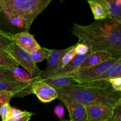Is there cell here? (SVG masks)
I'll return each instance as SVG.
<instances>
[{
	"label": "cell",
	"instance_id": "obj_1",
	"mask_svg": "<svg viewBox=\"0 0 121 121\" xmlns=\"http://www.w3.org/2000/svg\"><path fill=\"white\" fill-rule=\"evenodd\" d=\"M72 33L91 52H105L121 58V23L109 18L87 26L73 24Z\"/></svg>",
	"mask_w": 121,
	"mask_h": 121
},
{
	"label": "cell",
	"instance_id": "obj_2",
	"mask_svg": "<svg viewBox=\"0 0 121 121\" xmlns=\"http://www.w3.org/2000/svg\"><path fill=\"white\" fill-rule=\"evenodd\" d=\"M55 90L61 102L75 101L85 106L102 105L113 109L121 98V92L113 90L106 80L81 82Z\"/></svg>",
	"mask_w": 121,
	"mask_h": 121
},
{
	"label": "cell",
	"instance_id": "obj_3",
	"mask_svg": "<svg viewBox=\"0 0 121 121\" xmlns=\"http://www.w3.org/2000/svg\"><path fill=\"white\" fill-rule=\"evenodd\" d=\"M53 0H4L2 11L6 17H20L28 28Z\"/></svg>",
	"mask_w": 121,
	"mask_h": 121
},
{
	"label": "cell",
	"instance_id": "obj_4",
	"mask_svg": "<svg viewBox=\"0 0 121 121\" xmlns=\"http://www.w3.org/2000/svg\"><path fill=\"white\" fill-rule=\"evenodd\" d=\"M6 52L19 65L30 73L31 79L34 80L40 78L41 71L37 66V63L33 61L29 53L18 47L14 42L9 44Z\"/></svg>",
	"mask_w": 121,
	"mask_h": 121
},
{
	"label": "cell",
	"instance_id": "obj_5",
	"mask_svg": "<svg viewBox=\"0 0 121 121\" xmlns=\"http://www.w3.org/2000/svg\"><path fill=\"white\" fill-rule=\"evenodd\" d=\"M121 59V58L112 57L101 63L88 68L76 70L70 74L75 78L80 83L92 81L105 73L111 66Z\"/></svg>",
	"mask_w": 121,
	"mask_h": 121
},
{
	"label": "cell",
	"instance_id": "obj_6",
	"mask_svg": "<svg viewBox=\"0 0 121 121\" xmlns=\"http://www.w3.org/2000/svg\"><path fill=\"white\" fill-rule=\"evenodd\" d=\"M31 92L35 95L40 102L49 103L58 98L56 91L46 83L43 82L40 78L31 79Z\"/></svg>",
	"mask_w": 121,
	"mask_h": 121
},
{
	"label": "cell",
	"instance_id": "obj_7",
	"mask_svg": "<svg viewBox=\"0 0 121 121\" xmlns=\"http://www.w3.org/2000/svg\"><path fill=\"white\" fill-rule=\"evenodd\" d=\"M87 121H106L113 118V109L102 105H85Z\"/></svg>",
	"mask_w": 121,
	"mask_h": 121
},
{
	"label": "cell",
	"instance_id": "obj_8",
	"mask_svg": "<svg viewBox=\"0 0 121 121\" xmlns=\"http://www.w3.org/2000/svg\"><path fill=\"white\" fill-rule=\"evenodd\" d=\"M31 85V80L27 83L13 80H0V91L14 92L16 97H24L32 94Z\"/></svg>",
	"mask_w": 121,
	"mask_h": 121
},
{
	"label": "cell",
	"instance_id": "obj_9",
	"mask_svg": "<svg viewBox=\"0 0 121 121\" xmlns=\"http://www.w3.org/2000/svg\"><path fill=\"white\" fill-rule=\"evenodd\" d=\"M73 46L63 50H51L47 59V67L44 70L41 71L40 79H45L52 76L56 71L61 58L66 52L73 48Z\"/></svg>",
	"mask_w": 121,
	"mask_h": 121
},
{
	"label": "cell",
	"instance_id": "obj_10",
	"mask_svg": "<svg viewBox=\"0 0 121 121\" xmlns=\"http://www.w3.org/2000/svg\"><path fill=\"white\" fill-rule=\"evenodd\" d=\"M13 42L29 54L36 50L41 46L28 32H18L12 35Z\"/></svg>",
	"mask_w": 121,
	"mask_h": 121
},
{
	"label": "cell",
	"instance_id": "obj_11",
	"mask_svg": "<svg viewBox=\"0 0 121 121\" xmlns=\"http://www.w3.org/2000/svg\"><path fill=\"white\" fill-rule=\"evenodd\" d=\"M69 114L70 121H87L85 106L75 101H63Z\"/></svg>",
	"mask_w": 121,
	"mask_h": 121
},
{
	"label": "cell",
	"instance_id": "obj_12",
	"mask_svg": "<svg viewBox=\"0 0 121 121\" xmlns=\"http://www.w3.org/2000/svg\"><path fill=\"white\" fill-rule=\"evenodd\" d=\"M54 89H58L79 83V82L71 74L50 77L45 79H41Z\"/></svg>",
	"mask_w": 121,
	"mask_h": 121
},
{
	"label": "cell",
	"instance_id": "obj_13",
	"mask_svg": "<svg viewBox=\"0 0 121 121\" xmlns=\"http://www.w3.org/2000/svg\"><path fill=\"white\" fill-rule=\"evenodd\" d=\"M91 1V0H89ZM100 3L107 12L108 18L121 23V5L117 0H93Z\"/></svg>",
	"mask_w": 121,
	"mask_h": 121
},
{
	"label": "cell",
	"instance_id": "obj_14",
	"mask_svg": "<svg viewBox=\"0 0 121 121\" xmlns=\"http://www.w3.org/2000/svg\"><path fill=\"white\" fill-rule=\"evenodd\" d=\"M92 52L87 53L84 55H80V54H76L74 56L70 62L66 66L63 68L60 69L58 71L54 73L51 77L57 76H63V75H68V74H72L74 72H75L77 69L81 65V64L85 61V59L89 56ZM50 78V77H49Z\"/></svg>",
	"mask_w": 121,
	"mask_h": 121
},
{
	"label": "cell",
	"instance_id": "obj_15",
	"mask_svg": "<svg viewBox=\"0 0 121 121\" xmlns=\"http://www.w3.org/2000/svg\"><path fill=\"white\" fill-rule=\"evenodd\" d=\"M111 54L105 52H92L89 56L81 64L80 66L76 70L84 69L92 66L100 64L105 60L112 57Z\"/></svg>",
	"mask_w": 121,
	"mask_h": 121
},
{
	"label": "cell",
	"instance_id": "obj_16",
	"mask_svg": "<svg viewBox=\"0 0 121 121\" xmlns=\"http://www.w3.org/2000/svg\"><path fill=\"white\" fill-rule=\"evenodd\" d=\"M115 78H121V59L93 80H108Z\"/></svg>",
	"mask_w": 121,
	"mask_h": 121
},
{
	"label": "cell",
	"instance_id": "obj_17",
	"mask_svg": "<svg viewBox=\"0 0 121 121\" xmlns=\"http://www.w3.org/2000/svg\"><path fill=\"white\" fill-rule=\"evenodd\" d=\"M87 2L91 7L93 17L96 21L102 20L108 18L107 12L104 7L96 1H88Z\"/></svg>",
	"mask_w": 121,
	"mask_h": 121
},
{
	"label": "cell",
	"instance_id": "obj_18",
	"mask_svg": "<svg viewBox=\"0 0 121 121\" xmlns=\"http://www.w3.org/2000/svg\"><path fill=\"white\" fill-rule=\"evenodd\" d=\"M19 65L6 51L0 50V67H18Z\"/></svg>",
	"mask_w": 121,
	"mask_h": 121
},
{
	"label": "cell",
	"instance_id": "obj_19",
	"mask_svg": "<svg viewBox=\"0 0 121 121\" xmlns=\"http://www.w3.org/2000/svg\"><path fill=\"white\" fill-rule=\"evenodd\" d=\"M12 72L14 74V79L20 82H29L31 80L30 73L26 70L22 69L18 67L11 68Z\"/></svg>",
	"mask_w": 121,
	"mask_h": 121
},
{
	"label": "cell",
	"instance_id": "obj_20",
	"mask_svg": "<svg viewBox=\"0 0 121 121\" xmlns=\"http://www.w3.org/2000/svg\"><path fill=\"white\" fill-rule=\"evenodd\" d=\"M50 50H51L46 48L45 47H40V48L32 52L30 54L33 61L35 63H37L43 61L44 59H47L49 55Z\"/></svg>",
	"mask_w": 121,
	"mask_h": 121
},
{
	"label": "cell",
	"instance_id": "obj_21",
	"mask_svg": "<svg viewBox=\"0 0 121 121\" xmlns=\"http://www.w3.org/2000/svg\"><path fill=\"white\" fill-rule=\"evenodd\" d=\"M75 47L76 44H74V46H73V48H72L70 50H69L68 52H67L65 53V55H64L63 56V57L61 58V60H60V63H59V66H58L57 69L56 71L55 72H56L57 71L60 70V69L64 67L65 66H66L70 62V61L73 59V58L74 57V56L76 54V52L75 50ZM55 72H54V73H55Z\"/></svg>",
	"mask_w": 121,
	"mask_h": 121
},
{
	"label": "cell",
	"instance_id": "obj_22",
	"mask_svg": "<svg viewBox=\"0 0 121 121\" xmlns=\"http://www.w3.org/2000/svg\"><path fill=\"white\" fill-rule=\"evenodd\" d=\"M12 35L11 33L0 29V50L6 51L9 44L13 42Z\"/></svg>",
	"mask_w": 121,
	"mask_h": 121
},
{
	"label": "cell",
	"instance_id": "obj_23",
	"mask_svg": "<svg viewBox=\"0 0 121 121\" xmlns=\"http://www.w3.org/2000/svg\"><path fill=\"white\" fill-rule=\"evenodd\" d=\"M16 80L14 79L11 68L0 67V80Z\"/></svg>",
	"mask_w": 121,
	"mask_h": 121
},
{
	"label": "cell",
	"instance_id": "obj_24",
	"mask_svg": "<svg viewBox=\"0 0 121 121\" xmlns=\"http://www.w3.org/2000/svg\"><path fill=\"white\" fill-rule=\"evenodd\" d=\"M15 97H16V94L14 92L0 91V105L9 103L11 99Z\"/></svg>",
	"mask_w": 121,
	"mask_h": 121
},
{
	"label": "cell",
	"instance_id": "obj_25",
	"mask_svg": "<svg viewBox=\"0 0 121 121\" xmlns=\"http://www.w3.org/2000/svg\"><path fill=\"white\" fill-rule=\"evenodd\" d=\"M27 111H21L20 109H18L15 108H13L11 106L10 109H9V112H8V116L6 120L7 119H11V118H18L20 117H22L24 115Z\"/></svg>",
	"mask_w": 121,
	"mask_h": 121
},
{
	"label": "cell",
	"instance_id": "obj_26",
	"mask_svg": "<svg viewBox=\"0 0 121 121\" xmlns=\"http://www.w3.org/2000/svg\"><path fill=\"white\" fill-rule=\"evenodd\" d=\"M75 50L76 54H80V55H84L89 52H92L88 46H86L85 44L80 43L76 44Z\"/></svg>",
	"mask_w": 121,
	"mask_h": 121
},
{
	"label": "cell",
	"instance_id": "obj_27",
	"mask_svg": "<svg viewBox=\"0 0 121 121\" xmlns=\"http://www.w3.org/2000/svg\"><path fill=\"white\" fill-rule=\"evenodd\" d=\"M106 80L109 83L113 90L121 92V78H112Z\"/></svg>",
	"mask_w": 121,
	"mask_h": 121
},
{
	"label": "cell",
	"instance_id": "obj_28",
	"mask_svg": "<svg viewBox=\"0 0 121 121\" xmlns=\"http://www.w3.org/2000/svg\"><path fill=\"white\" fill-rule=\"evenodd\" d=\"M11 106L9 103L5 104L0 106V117H1L2 121H6Z\"/></svg>",
	"mask_w": 121,
	"mask_h": 121
},
{
	"label": "cell",
	"instance_id": "obj_29",
	"mask_svg": "<svg viewBox=\"0 0 121 121\" xmlns=\"http://www.w3.org/2000/svg\"><path fill=\"white\" fill-rule=\"evenodd\" d=\"M54 113L59 119H62L65 115V108L61 104L57 105L54 109Z\"/></svg>",
	"mask_w": 121,
	"mask_h": 121
},
{
	"label": "cell",
	"instance_id": "obj_30",
	"mask_svg": "<svg viewBox=\"0 0 121 121\" xmlns=\"http://www.w3.org/2000/svg\"><path fill=\"white\" fill-rule=\"evenodd\" d=\"M33 113L32 112H27V113L23 115L22 117L18 118H11V119H7L5 121H29L33 116Z\"/></svg>",
	"mask_w": 121,
	"mask_h": 121
},
{
	"label": "cell",
	"instance_id": "obj_31",
	"mask_svg": "<svg viewBox=\"0 0 121 121\" xmlns=\"http://www.w3.org/2000/svg\"><path fill=\"white\" fill-rule=\"evenodd\" d=\"M113 118H121V105H117L113 108Z\"/></svg>",
	"mask_w": 121,
	"mask_h": 121
},
{
	"label": "cell",
	"instance_id": "obj_32",
	"mask_svg": "<svg viewBox=\"0 0 121 121\" xmlns=\"http://www.w3.org/2000/svg\"><path fill=\"white\" fill-rule=\"evenodd\" d=\"M4 0H0V12L2 11V6H3Z\"/></svg>",
	"mask_w": 121,
	"mask_h": 121
},
{
	"label": "cell",
	"instance_id": "obj_33",
	"mask_svg": "<svg viewBox=\"0 0 121 121\" xmlns=\"http://www.w3.org/2000/svg\"><path fill=\"white\" fill-rule=\"evenodd\" d=\"M112 121H121V118H113Z\"/></svg>",
	"mask_w": 121,
	"mask_h": 121
},
{
	"label": "cell",
	"instance_id": "obj_34",
	"mask_svg": "<svg viewBox=\"0 0 121 121\" xmlns=\"http://www.w3.org/2000/svg\"><path fill=\"white\" fill-rule=\"evenodd\" d=\"M117 1H118V2L121 5V0H117Z\"/></svg>",
	"mask_w": 121,
	"mask_h": 121
},
{
	"label": "cell",
	"instance_id": "obj_35",
	"mask_svg": "<svg viewBox=\"0 0 121 121\" xmlns=\"http://www.w3.org/2000/svg\"><path fill=\"white\" fill-rule=\"evenodd\" d=\"M60 121H70L69 120H67V119H63V120H61Z\"/></svg>",
	"mask_w": 121,
	"mask_h": 121
},
{
	"label": "cell",
	"instance_id": "obj_36",
	"mask_svg": "<svg viewBox=\"0 0 121 121\" xmlns=\"http://www.w3.org/2000/svg\"><path fill=\"white\" fill-rule=\"evenodd\" d=\"M112 120H113V118L111 119H109V120H108V121H112Z\"/></svg>",
	"mask_w": 121,
	"mask_h": 121
},
{
	"label": "cell",
	"instance_id": "obj_37",
	"mask_svg": "<svg viewBox=\"0 0 121 121\" xmlns=\"http://www.w3.org/2000/svg\"><path fill=\"white\" fill-rule=\"evenodd\" d=\"M87 1H89V0H87Z\"/></svg>",
	"mask_w": 121,
	"mask_h": 121
},
{
	"label": "cell",
	"instance_id": "obj_38",
	"mask_svg": "<svg viewBox=\"0 0 121 121\" xmlns=\"http://www.w3.org/2000/svg\"><path fill=\"white\" fill-rule=\"evenodd\" d=\"M61 1H62V0H61Z\"/></svg>",
	"mask_w": 121,
	"mask_h": 121
}]
</instances>
